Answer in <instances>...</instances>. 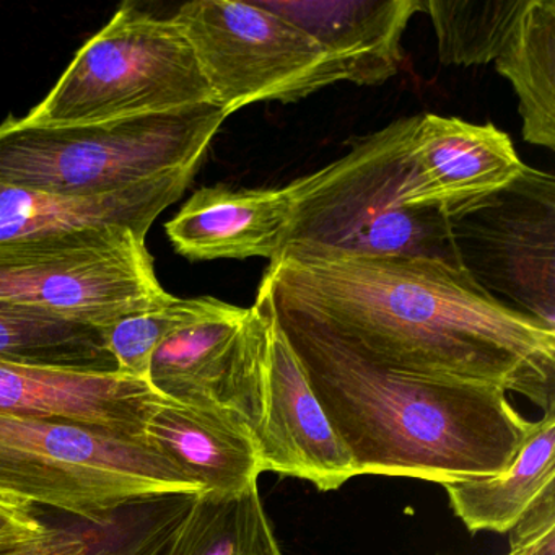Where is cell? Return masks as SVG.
Listing matches in <instances>:
<instances>
[{"label": "cell", "instance_id": "1", "mask_svg": "<svg viewBox=\"0 0 555 555\" xmlns=\"http://www.w3.org/2000/svg\"><path fill=\"white\" fill-rule=\"evenodd\" d=\"M258 294L275 317L389 369L489 383L542 411L555 404V331L448 262L285 251Z\"/></svg>", "mask_w": 555, "mask_h": 555}, {"label": "cell", "instance_id": "2", "mask_svg": "<svg viewBox=\"0 0 555 555\" xmlns=\"http://www.w3.org/2000/svg\"><path fill=\"white\" fill-rule=\"evenodd\" d=\"M278 321L357 476L441 486L496 476L531 428L499 386L389 369L304 324Z\"/></svg>", "mask_w": 555, "mask_h": 555}, {"label": "cell", "instance_id": "3", "mask_svg": "<svg viewBox=\"0 0 555 555\" xmlns=\"http://www.w3.org/2000/svg\"><path fill=\"white\" fill-rule=\"evenodd\" d=\"M418 118L350 139L346 155L287 184L292 216L279 255L425 258L460 268L447 214L402 203Z\"/></svg>", "mask_w": 555, "mask_h": 555}, {"label": "cell", "instance_id": "4", "mask_svg": "<svg viewBox=\"0 0 555 555\" xmlns=\"http://www.w3.org/2000/svg\"><path fill=\"white\" fill-rule=\"evenodd\" d=\"M229 118L217 103L76 126L0 125V184L96 196L199 170Z\"/></svg>", "mask_w": 555, "mask_h": 555}, {"label": "cell", "instance_id": "5", "mask_svg": "<svg viewBox=\"0 0 555 555\" xmlns=\"http://www.w3.org/2000/svg\"><path fill=\"white\" fill-rule=\"evenodd\" d=\"M203 493L141 440L100 428L0 414V496L102 521L119 509Z\"/></svg>", "mask_w": 555, "mask_h": 555}, {"label": "cell", "instance_id": "6", "mask_svg": "<svg viewBox=\"0 0 555 555\" xmlns=\"http://www.w3.org/2000/svg\"><path fill=\"white\" fill-rule=\"evenodd\" d=\"M217 103L173 18L125 4L24 121L76 126Z\"/></svg>", "mask_w": 555, "mask_h": 555}, {"label": "cell", "instance_id": "7", "mask_svg": "<svg viewBox=\"0 0 555 555\" xmlns=\"http://www.w3.org/2000/svg\"><path fill=\"white\" fill-rule=\"evenodd\" d=\"M171 297L145 236L125 227L0 243V304L106 331Z\"/></svg>", "mask_w": 555, "mask_h": 555}, {"label": "cell", "instance_id": "8", "mask_svg": "<svg viewBox=\"0 0 555 555\" xmlns=\"http://www.w3.org/2000/svg\"><path fill=\"white\" fill-rule=\"evenodd\" d=\"M171 18L227 116L253 103L300 102L346 82L337 61L310 35L256 0H194Z\"/></svg>", "mask_w": 555, "mask_h": 555}, {"label": "cell", "instance_id": "9", "mask_svg": "<svg viewBox=\"0 0 555 555\" xmlns=\"http://www.w3.org/2000/svg\"><path fill=\"white\" fill-rule=\"evenodd\" d=\"M447 217L460 268L555 331V178L526 167L508 186Z\"/></svg>", "mask_w": 555, "mask_h": 555}, {"label": "cell", "instance_id": "10", "mask_svg": "<svg viewBox=\"0 0 555 555\" xmlns=\"http://www.w3.org/2000/svg\"><path fill=\"white\" fill-rule=\"evenodd\" d=\"M255 305L264 317L255 434L264 473L307 480L320 492L340 489L357 477L352 457L311 391L268 298L258 294Z\"/></svg>", "mask_w": 555, "mask_h": 555}, {"label": "cell", "instance_id": "11", "mask_svg": "<svg viewBox=\"0 0 555 555\" xmlns=\"http://www.w3.org/2000/svg\"><path fill=\"white\" fill-rule=\"evenodd\" d=\"M262 343L261 310L223 304L155 350L149 382L173 401L229 409L255 435L261 414Z\"/></svg>", "mask_w": 555, "mask_h": 555}, {"label": "cell", "instance_id": "12", "mask_svg": "<svg viewBox=\"0 0 555 555\" xmlns=\"http://www.w3.org/2000/svg\"><path fill=\"white\" fill-rule=\"evenodd\" d=\"M151 383L119 372L0 362V414L100 428L144 440L164 402Z\"/></svg>", "mask_w": 555, "mask_h": 555}, {"label": "cell", "instance_id": "13", "mask_svg": "<svg viewBox=\"0 0 555 555\" xmlns=\"http://www.w3.org/2000/svg\"><path fill=\"white\" fill-rule=\"evenodd\" d=\"M512 139L492 122L421 115L409 147L402 203L444 214L512 184L525 170Z\"/></svg>", "mask_w": 555, "mask_h": 555}, {"label": "cell", "instance_id": "14", "mask_svg": "<svg viewBox=\"0 0 555 555\" xmlns=\"http://www.w3.org/2000/svg\"><path fill=\"white\" fill-rule=\"evenodd\" d=\"M310 35L346 82L382 86L401 70L402 37L422 0H256Z\"/></svg>", "mask_w": 555, "mask_h": 555}, {"label": "cell", "instance_id": "15", "mask_svg": "<svg viewBox=\"0 0 555 555\" xmlns=\"http://www.w3.org/2000/svg\"><path fill=\"white\" fill-rule=\"evenodd\" d=\"M292 216L287 186L201 188L165 225L175 251L191 261L279 255Z\"/></svg>", "mask_w": 555, "mask_h": 555}, {"label": "cell", "instance_id": "16", "mask_svg": "<svg viewBox=\"0 0 555 555\" xmlns=\"http://www.w3.org/2000/svg\"><path fill=\"white\" fill-rule=\"evenodd\" d=\"M197 171H178L96 196L40 193L0 184V243L108 227H125L147 238L152 223L183 196Z\"/></svg>", "mask_w": 555, "mask_h": 555}, {"label": "cell", "instance_id": "17", "mask_svg": "<svg viewBox=\"0 0 555 555\" xmlns=\"http://www.w3.org/2000/svg\"><path fill=\"white\" fill-rule=\"evenodd\" d=\"M144 440L173 461L203 493H240L264 473L249 425L217 405L165 398L147 422Z\"/></svg>", "mask_w": 555, "mask_h": 555}, {"label": "cell", "instance_id": "18", "mask_svg": "<svg viewBox=\"0 0 555 555\" xmlns=\"http://www.w3.org/2000/svg\"><path fill=\"white\" fill-rule=\"evenodd\" d=\"M128 555H284L259 486L240 493H194L167 506Z\"/></svg>", "mask_w": 555, "mask_h": 555}, {"label": "cell", "instance_id": "19", "mask_svg": "<svg viewBox=\"0 0 555 555\" xmlns=\"http://www.w3.org/2000/svg\"><path fill=\"white\" fill-rule=\"evenodd\" d=\"M454 515L469 532H509L555 490V404L532 422L518 454L503 473L444 483Z\"/></svg>", "mask_w": 555, "mask_h": 555}, {"label": "cell", "instance_id": "20", "mask_svg": "<svg viewBox=\"0 0 555 555\" xmlns=\"http://www.w3.org/2000/svg\"><path fill=\"white\" fill-rule=\"evenodd\" d=\"M495 69L518 95L522 139L555 151V0H528Z\"/></svg>", "mask_w": 555, "mask_h": 555}, {"label": "cell", "instance_id": "21", "mask_svg": "<svg viewBox=\"0 0 555 555\" xmlns=\"http://www.w3.org/2000/svg\"><path fill=\"white\" fill-rule=\"evenodd\" d=\"M0 362L116 372L105 331L0 304Z\"/></svg>", "mask_w": 555, "mask_h": 555}, {"label": "cell", "instance_id": "22", "mask_svg": "<svg viewBox=\"0 0 555 555\" xmlns=\"http://www.w3.org/2000/svg\"><path fill=\"white\" fill-rule=\"evenodd\" d=\"M528 0H422L447 66H487L508 44Z\"/></svg>", "mask_w": 555, "mask_h": 555}, {"label": "cell", "instance_id": "23", "mask_svg": "<svg viewBox=\"0 0 555 555\" xmlns=\"http://www.w3.org/2000/svg\"><path fill=\"white\" fill-rule=\"evenodd\" d=\"M225 301L214 297L177 298L152 310L131 314L105 331L116 372L149 382L155 350L178 331L219 311Z\"/></svg>", "mask_w": 555, "mask_h": 555}, {"label": "cell", "instance_id": "24", "mask_svg": "<svg viewBox=\"0 0 555 555\" xmlns=\"http://www.w3.org/2000/svg\"><path fill=\"white\" fill-rule=\"evenodd\" d=\"M509 532L506 555H555V490L542 496Z\"/></svg>", "mask_w": 555, "mask_h": 555}, {"label": "cell", "instance_id": "25", "mask_svg": "<svg viewBox=\"0 0 555 555\" xmlns=\"http://www.w3.org/2000/svg\"><path fill=\"white\" fill-rule=\"evenodd\" d=\"M0 555H121L118 552L93 547L82 535L51 528L38 538L15 544L0 545Z\"/></svg>", "mask_w": 555, "mask_h": 555}, {"label": "cell", "instance_id": "26", "mask_svg": "<svg viewBox=\"0 0 555 555\" xmlns=\"http://www.w3.org/2000/svg\"><path fill=\"white\" fill-rule=\"evenodd\" d=\"M47 528L31 506L0 496V545L38 538Z\"/></svg>", "mask_w": 555, "mask_h": 555}]
</instances>
